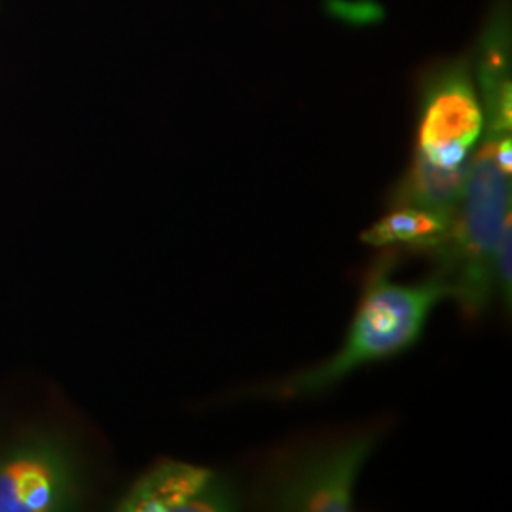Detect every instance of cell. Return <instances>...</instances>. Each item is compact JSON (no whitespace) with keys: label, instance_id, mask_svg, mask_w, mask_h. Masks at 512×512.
I'll use <instances>...</instances> for the list:
<instances>
[{"label":"cell","instance_id":"6da1fadb","mask_svg":"<svg viewBox=\"0 0 512 512\" xmlns=\"http://www.w3.org/2000/svg\"><path fill=\"white\" fill-rule=\"evenodd\" d=\"M397 251L384 249L366 274L365 291L340 349L274 385V399H308L344 382L353 372L393 359L420 342L425 327L442 300L452 298L446 279L435 272L416 283L391 279Z\"/></svg>","mask_w":512,"mask_h":512},{"label":"cell","instance_id":"7a4b0ae2","mask_svg":"<svg viewBox=\"0 0 512 512\" xmlns=\"http://www.w3.org/2000/svg\"><path fill=\"white\" fill-rule=\"evenodd\" d=\"M511 131L484 129L446 239L431 253L467 319H478L497 293L495 253L511 226Z\"/></svg>","mask_w":512,"mask_h":512},{"label":"cell","instance_id":"3957f363","mask_svg":"<svg viewBox=\"0 0 512 512\" xmlns=\"http://www.w3.org/2000/svg\"><path fill=\"white\" fill-rule=\"evenodd\" d=\"M376 442L378 433L366 429L274 459L260 484V501L275 511H351L357 480Z\"/></svg>","mask_w":512,"mask_h":512},{"label":"cell","instance_id":"277c9868","mask_svg":"<svg viewBox=\"0 0 512 512\" xmlns=\"http://www.w3.org/2000/svg\"><path fill=\"white\" fill-rule=\"evenodd\" d=\"M86 494L84 459L57 429H31L0 452V512L76 511Z\"/></svg>","mask_w":512,"mask_h":512},{"label":"cell","instance_id":"5b68a950","mask_svg":"<svg viewBox=\"0 0 512 512\" xmlns=\"http://www.w3.org/2000/svg\"><path fill=\"white\" fill-rule=\"evenodd\" d=\"M484 133V109L473 65L456 59L423 78L414 160L458 171L467 169Z\"/></svg>","mask_w":512,"mask_h":512},{"label":"cell","instance_id":"8992f818","mask_svg":"<svg viewBox=\"0 0 512 512\" xmlns=\"http://www.w3.org/2000/svg\"><path fill=\"white\" fill-rule=\"evenodd\" d=\"M238 490L213 469L179 459H160L116 501L120 512L236 511Z\"/></svg>","mask_w":512,"mask_h":512},{"label":"cell","instance_id":"52a82bcc","mask_svg":"<svg viewBox=\"0 0 512 512\" xmlns=\"http://www.w3.org/2000/svg\"><path fill=\"white\" fill-rule=\"evenodd\" d=\"M450 215L414 205L391 207L382 219L370 224L361 234L368 247L431 255L452 228Z\"/></svg>","mask_w":512,"mask_h":512}]
</instances>
